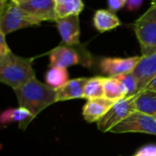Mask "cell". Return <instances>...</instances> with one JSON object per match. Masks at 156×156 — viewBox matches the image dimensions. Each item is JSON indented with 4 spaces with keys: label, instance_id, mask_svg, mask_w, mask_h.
Instances as JSON below:
<instances>
[{
    "label": "cell",
    "instance_id": "cell-12",
    "mask_svg": "<svg viewBox=\"0 0 156 156\" xmlns=\"http://www.w3.org/2000/svg\"><path fill=\"white\" fill-rule=\"evenodd\" d=\"M137 80V93L144 90L156 75V52L150 56H143L133 71Z\"/></svg>",
    "mask_w": 156,
    "mask_h": 156
},
{
    "label": "cell",
    "instance_id": "cell-8",
    "mask_svg": "<svg viewBox=\"0 0 156 156\" xmlns=\"http://www.w3.org/2000/svg\"><path fill=\"white\" fill-rule=\"evenodd\" d=\"M56 23L63 45L70 47L80 46V15H71L66 17L58 18Z\"/></svg>",
    "mask_w": 156,
    "mask_h": 156
},
{
    "label": "cell",
    "instance_id": "cell-27",
    "mask_svg": "<svg viewBox=\"0 0 156 156\" xmlns=\"http://www.w3.org/2000/svg\"><path fill=\"white\" fill-rule=\"evenodd\" d=\"M11 1H13L14 3H16V4H17V5H20V4L25 3V2L29 1V0H11Z\"/></svg>",
    "mask_w": 156,
    "mask_h": 156
},
{
    "label": "cell",
    "instance_id": "cell-26",
    "mask_svg": "<svg viewBox=\"0 0 156 156\" xmlns=\"http://www.w3.org/2000/svg\"><path fill=\"white\" fill-rule=\"evenodd\" d=\"M144 90H151L156 92V75L152 79V80L146 85Z\"/></svg>",
    "mask_w": 156,
    "mask_h": 156
},
{
    "label": "cell",
    "instance_id": "cell-20",
    "mask_svg": "<svg viewBox=\"0 0 156 156\" xmlns=\"http://www.w3.org/2000/svg\"><path fill=\"white\" fill-rule=\"evenodd\" d=\"M104 79L105 77H101V76L90 78L84 87L83 99H86L88 101L90 99L104 97V90H103Z\"/></svg>",
    "mask_w": 156,
    "mask_h": 156
},
{
    "label": "cell",
    "instance_id": "cell-11",
    "mask_svg": "<svg viewBox=\"0 0 156 156\" xmlns=\"http://www.w3.org/2000/svg\"><path fill=\"white\" fill-rule=\"evenodd\" d=\"M115 102L116 101L109 100L105 97L88 100L82 109L84 120L89 123L97 122L108 112Z\"/></svg>",
    "mask_w": 156,
    "mask_h": 156
},
{
    "label": "cell",
    "instance_id": "cell-25",
    "mask_svg": "<svg viewBox=\"0 0 156 156\" xmlns=\"http://www.w3.org/2000/svg\"><path fill=\"white\" fill-rule=\"evenodd\" d=\"M143 2L144 0H126L125 6L130 11H135L142 6Z\"/></svg>",
    "mask_w": 156,
    "mask_h": 156
},
{
    "label": "cell",
    "instance_id": "cell-1",
    "mask_svg": "<svg viewBox=\"0 0 156 156\" xmlns=\"http://www.w3.org/2000/svg\"><path fill=\"white\" fill-rule=\"evenodd\" d=\"M17 98L18 106L28 110L36 117L47 107L56 103L57 90L37 78L14 90Z\"/></svg>",
    "mask_w": 156,
    "mask_h": 156
},
{
    "label": "cell",
    "instance_id": "cell-14",
    "mask_svg": "<svg viewBox=\"0 0 156 156\" xmlns=\"http://www.w3.org/2000/svg\"><path fill=\"white\" fill-rule=\"evenodd\" d=\"M35 117L31 114V112L22 107L16 109H8L5 110L0 116V122L3 125L11 123V122H18V127L21 130H26L29 123Z\"/></svg>",
    "mask_w": 156,
    "mask_h": 156
},
{
    "label": "cell",
    "instance_id": "cell-18",
    "mask_svg": "<svg viewBox=\"0 0 156 156\" xmlns=\"http://www.w3.org/2000/svg\"><path fill=\"white\" fill-rule=\"evenodd\" d=\"M58 18L80 15L84 9L82 0H54Z\"/></svg>",
    "mask_w": 156,
    "mask_h": 156
},
{
    "label": "cell",
    "instance_id": "cell-23",
    "mask_svg": "<svg viewBox=\"0 0 156 156\" xmlns=\"http://www.w3.org/2000/svg\"><path fill=\"white\" fill-rule=\"evenodd\" d=\"M133 156H156V145H149L144 147Z\"/></svg>",
    "mask_w": 156,
    "mask_h": 156
},
{
    "label": "cell",
    "instance_id": "cell-29",
    "mask_svg": "<svg viewBox=\"0 0 156 156\" xmlns=\"http://www.w3.org/2000/svg\"><path fill=\"white\" fill-rule=\"evenodd\" d=\"M0 1H5V2H8V1H11V0H0Z\"/></svg>",
    "mask_w": 156,
    "mask_h": 156
},
{
    "label": "cell",
    "instance_id": "cell-2",
    "mask_svg": "<svg viewBox=\"0 0 156 156\" xmlns=\"http://www.w3.org/2000/svg\"><path fill=\"white\" fill-rule=\"evenodd\" d=\"M34 58H23L12 51L0 58V81L14 90L36 78L32 67Z\"/></svg>",
    "mask_w": 156,
    "mask_h": 156
},
{
    "label": "cell",
    "instance_id": "cell-24",
    "mask_svg": "<svg viewBox=\"0 0 156 156\" xmlns=\"http://www.w3.org/2000/svg\"><path fill=\"white\" fill-rule=\"evenodd\" d=\"M107 4L112 11H118L125 6L126 3L122 0H107Z\"/></svg>",
    "mask_w": 156,
    "mask_h": 156
},
{
    "label": "cell",
    "instance_id": "cell-4",
    "mask_svg": "<svg viewBox=\"0 0 156 156\" xmlns=\"http://www.w3.org/2000/svg\"><path fill=\"white\" fill-rule=\"evenodd\" d=\"M136 37L139 41L142 56H150L156 52V5L141 16L133 25Z\"/></svg>",
    "mask_w": 156,
    "mask_h": 156
},
{
    "label": "cell",
    "instance_id": "cell-9",
    "mask_svg": "<svg viewBox=\"0 0 156 156\" xmlns=\"http://www.w3.org/2000/svg\"><path fill=\"white\" fill-rule=\"evenodd\" d=\"M48 55L50 67H61L67 69L70 66L79 64L87 66L85 60L82 59L74 47L62 44L49 51Z\"/></svg>",
    "mask_w": 156,
    "mask_h": 156
},
{
    "label": "cell",
    "instance_id": "cell-10",
    "mask_svg": "<svg viewBox=\"0 0 156 156\" xmlns=\"http://www.w3.org/2000/svg\"><path fill=\"white\" fill-rule=\"evenodd\" d=\"M25 11L43 21H55L58 19L54 0H29L19 5Z\"/></svg>",
    "mask_w": 156,
    "mask_h": 156
},
{
    "label": "cell",
    "instance_id": "cell-22",
    "mask_svg": "<svg viewBox=\"0 0 156 156\" xmlns=\"http://www.w3.org/2000/svg\"><path fill=\"white\" fill-rule=\"evenodd\" d=\"M5 37L6 36L5 34L0 32V58L5 57V55H7L8 53L11 52V49L9 48V47L6 43Z\"/></svg>",
    "mask_w": 156,
    "mask_h": 156
},
{
    "label": "cell",
    "instance_id": "cell-3",
    "mask_svg": "<svg viewBox=\"0 0 156 156\" xmlns=\"http://www.w3.org/2000/svg\"><path fill=\"white\" fill-rule=\"evenodd\" d=\"M41 22L25 11L19 5L8 1L1 8L0 32L7 36L10 33L28 27L39 26Z\"/></svg>",
    "mask_w": 156,
    "mask_h": 156
},
{
    "label": "cell",
    "instance_id": "cell-7",
    "mask_svg": "<svg viewBox=\"0 0 156 156\" xmlns=\"http://www.w3.org/2000/svg\"><path fill=\"white\" fill-rule=\"evenodd\" d=\"M143 56H134L129 58H103L101 60L100 67L103 73L109 77L133 72L142 59Z\"/></svg>",
    "mask_w": 156,
    "mask_h": 156
},
{
    "label": "cell",
    "instance_id": "cell-17",
    "mask_svg": "<svg viewBox=\"0 0 156 156\" xmlns=\"http://www.w3.org/2000/svg\"><path fill=\"white\" fill-rule=\"evenodd\" d=\"M104 97L118 101L128 97V91L122 82L116 77H105L103 81Z\"/></svg>",
    "mask_w": 156,
    "mask_h": 156
},
{
    "label": "cell",
    "instance_id": "cell-19",
    "mask_svg": "<svg viewBox=\"0 0 156 156\" xmlns=\"http://www.w3.org/2000/svg\"><path fill=\"white\" fill-rule=\"evenodd\" d=\"M69 80L68 69L61 67H50L45 76L46 84L54 90H58Z\"/></svg>",
    "mask_w": 156,
    "mask_h": 156
},
{
    "label": "cell",
    "instance_id": "cell-28",
    "mask_svg": "<svg viewBox=\"0 0 156 156\" xmlns=\"http://www.w3.org/2000/svg\"><path fill=\"white\" fill-rule=\"evenodd\" d=\"M150 1H151L152 5H156V0H150Z\"/></svg>",
    "mask_w": 156,
    "mask_h": 156
},
{
    "label": "cell",
    "instance_id": "cell-21",
    "mask_svg": "<svg viewBox=\"0 0 156 156\" xmlns=\"http://www.w3.org/2000/svg\"><path fill=\"white\" fill-rule=\"evenodd\" d=\"M116 78H118L122 82L124 87L126 88V90L128 91V96H132V95L136 94V92H137V80H136L133 72L119 75V76H116Z\"/></svg>",
    "mask_w": 156,
    "mask_h": 156
},
{
    "label": "cell",
    "instance_id": "cell-30",
    "mask_svg": "<svg viewBox=\"0 0 156 156\" xmlns=\"http://www.w3.org/2000/svg\"><path fill=\"white\" fill-rule=\"evenodd\" d=\"M122 1H124V2H125V3H126V0H122Z\"/></svg>",
    "mask_w": 156,
    "mask_h": 156
},
{
    "label": "cell",
    "instance_id": "cell-16",
    "mask_svg": "<svg viewBox=\"0 0 156 156\" xmlns=\"http://www.w3.org/2000/svg\"><path fill=\"white\" fill-rule=\"evenodd\" d=\"M135 111L156 117V92L142 90L134 94Z\"/></svg>",
    "mask_w": 156,
    "mask_h": 156
},
{
    "label": "cell",
    "instance_id": "cell-5",
    "mask_svg": "<svg viewBox=\"0 0 156 156\" xmlns=\"http://www.w3.org/2000/svg\"><path fill=\"white\" fill-rule=\"evenodd\" d=\"M110 133H141L156 135V117L135 111L126 119L114 126Z\"/></svg>",
    "mask_w": 156,
    "mask_h": 156
},
{
    "label": "cell",
    "instance_id": "cell-6",
    "mask_svg": "<svg viewBox=\"0 0 156 156\" xmlns=\"http://www.w3.org/2000/svg\"><path fill=\"white\" fill-rule=\"evenodd\" d=\"M134 112V95L128 96L116 101L108 112L96 122L97 127L101 132L108 133Z\"/></svg>",
    "mask_w": 156,
    "mask_h": 156
},
{
    "label": "cell",
    "instance_id": "cell-13",
    "mask_svg": "<svg viewBox=\"0 0 156 156\" xmlns=\"http://www.w3.org/2000/svg\"><path fill=\"white\" fill-rule=\"evenodd\" d=\"M89 78L69 80L63 87L57 90V101H64L74 99H83L84 87Z\"/></svg>",
    "mask_w": 156,
    "mask_h": 156
},
{
    "label": "cell",
    "instance_id": "cell-15",
    "mask_svg": "<svg viewBox=\"0 0 156 156\" xmlns=\"http://www.w3.org/2000/svg\"><path fill=\"white\" fill-rule=\"evenodd\" d=\"M122 25L120 18L112 12L107 9H99L93 16V26L100 33L112 30Z\"/></svg>",
    "mask_w": 156,
    "mask_h": 156
}]
</instances>
